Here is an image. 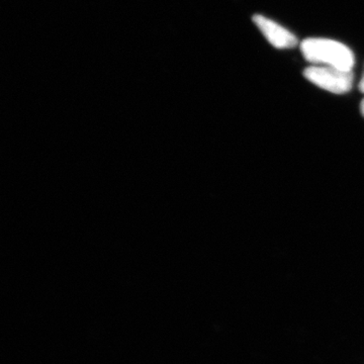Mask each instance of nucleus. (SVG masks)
Listing matches in <instances>:
<instances>
[{
    "label": "nucleus",
    "mask_w": 364,
    "mask_h": 364,
    "mask_svg": "<svg viewBox=\"0 0 364 364\" xmlns=\"http://www.w3.org/2000/svg\"><path fill=\"white\" fill-rule=\"evenodd\" d=\"M304 75L313 85L335 95L348 92L353 85V72L334 67L312 65L304 71Z\"/></svg>",
    "instance_id": "nucleus-2"
},
{
    "label": "nucleus",
    "mask_w": 364,
    "mask_h": 364,
    "mask_svg": "<svg viewBox=\"0 0 364 364\" xmlns=\"http://www.w3.org/2000/svg\"><path fill=\"white\" fill-rule=\"evenodd\" d=\"M359 90L361 91V92L364 93V71L363 74V77L360 79V82H359Z\"/></svg>",
    "instance_id": "nucleus-4"
},
{
    "label": "nucleus",
    "mask_w": 364,
    "mask_h": 364,
    "mask_svg": "<svg viewBox=\"0 0 364 364\" xmlns=\"http://www.w3.org/2000/svg\"><path fill=\"white\" fill-rule=\"evenodd\" d=\"M253 21L273 47L277 49H289L299 44V41L293 33L274 21L261 14H255Z\"/></svg>",
    "instance_id": "nucleus-3"
},
{
    "label": "nucleus",
    "mask_w": 364,
    "mask_h": 364,
    "mask_svg": "<svg viewBox=\"0 0 364 364\" xmlns=\"http://www.w3.org/2000/svg\"><path fill=\"white\" fill-rule=\"evenodd\" d=\"M360 111L361 114H363V116L364 117V100H363V102H361Z\"/></svg>",
    "instance_id": "nucleus-5"
},
{
    "label": "nucleus",
    "mask_w": 364,
    "mask_h": 364,
    "mask_svg": "<svg viewBox=\"0 0 364 364\" xmlns=\"http://www.w3.org/2000/svg\"><path fill=\"white\" fill-rule=\"evenodd\" d=\"M301 51L312 65L329 66L352 71L355 58L353 52L338 41L325 38H309L301 43Z\"/></svg>",
    "instance_id": "nucleus-1"
}]
</instances>
